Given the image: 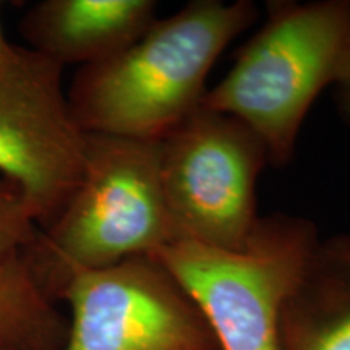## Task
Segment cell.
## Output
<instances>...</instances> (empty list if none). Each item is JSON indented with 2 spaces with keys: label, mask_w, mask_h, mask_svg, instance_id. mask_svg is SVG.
Here are the masks:
<instances>
[{
  "label": "cell",
  "mask_w": 350,
  "mask_h": 350,
  "mask_svg": "<svg viewBox=\"0 0 350 350\" xmlns=\"http://www.w3.org/2000/svg\"><path fill=\"white\" fill-rule=\"evenodd\" d=\"M172 242L157 142L86 133L80 182L26 255L55 299L75 271L156 255Z\"/></svg>",
  "instance_id": "cell-3"
},
{
  "label": "cell",
  "mask_w": 350,
  "mask_h": 350,
  "mask_svg": "<svg viewBox=\"0 0 350 350\" xmlns=\"http://www.w3.org/2000/svg\"><path fill=\"white\" fill-rule=\"evenodd\" d=\"M0 10H2V3H0ZM18 52L20 46H13V44L8 41L5 33H3L2 18H0V73L10 67L13 60L18 55Z\"/></svg>",
  "instance_id": "cell-13"
},
{
  "label": "cell",
  "mask_w": 350,
  "mask_h": 350,
  "mask_svg": "<svg viewBox=\"0 0 350 350\" xmlns=\"http://www.w3.org/2000/svg\"><path fill=\"white\" fill-rule=\"evenodd\" d=\"M156 12L154 0H42L26 10L20 33L28 49L83 68L131 46Z\"/></svg>",
  "instance_id": "cell-8"
},
{
  "label": "cell",
  "mask_w": 350,
  "mask_h": 350,
  "mask_svg": "<svg viewBox=\"0 0 350 350\" xmlns=\"http://www.w3.org/2000/svg\"><path fill=\"white\" fill-rule=\"evenodd\" d=\"M165 206L177 240L240 250L256 229V182L269 163L247 125L201 107L157 139Z\"/></svg>",
  "instance_id": "cell-5"
},
{
  "label": "cell",
  "mask_w": 350,
  "mask_h": 350,
  "mask_svg": "<svg viewBox=\"0 0 350 350\" xmlns=\"http://www.w3.org/2000/svg\"><path fill=\"white\" fill-rule=\"evenodd\" d=\"M318 240L312 221L278 213L261 216L240 250L177 240L154 256L198 306L219 350H279L282 306Z\"/></svg>",
  "instance_id": "cell-4"
},
{
  "label": "cell",
  "mask_w": 350,
  "mask_h": 350,
  "mask_svg": "<svg viewBox=\"0 0 350 350\" xmlns=\"http://www.w3.org/2000/svg\"><path fill=\"white\" fill-rule=\"evenodd\" d=\"M38 232L25 196L13 183L0 178V268L26 253Z\"/></svg>",
  "instance_id": "cell-11"
},
{
  "label": "cell",
  "mask_w": 350,
  "mask_h": 350,
  "mask_svg": "<svg viewBox=\"0 0 350 350\" xmlns=\"http://www.w3.org/2000/svg\"><path fill=\"white\" fill-rule=\"evenodd\" d=\"M350 36V0H271L266 20L239 51L203 106L235 117L287 165L306 113L334 86Z\"/></svg>",
  "instance_id": "cell-2"
},
{
  "label": "cell",
  "mask_w": 350,
  "mask_h": 350,
  "mask_svg": "<svg viewBox=\"0 0 350 350\" xmlns=\"http://www.w3.org/2000/svg\"><path fill=\"white\" fill-rule=\"evenodd\" d=\"M258 18L250 0H191L131 46L78 68L67 98L85 133L157 142L201 107L219 55Z\"/></svg>",
  "instance_id": "cell-1"
},
{
  "label": "cell",
  "mask_w": 350,
  "mask_h": 350,
  "mask_svg": "<svg viewBox=\"0 0 350 350\" xmlns=\"http://www.w3.org/2000/svg\"><path fill=\"white\" fill-rule=\"evenodd\" d=\"M68 323L26 253L0 268V350H64Z\"/></svg>",
  "instance_id": "cell-10"
},
{
  "label": "cell",
  "mask_w": 350,
  "mask_h": 350,
  "mask_svg": "<svg viewBox=\"0 0 350 350\" xmlns=\"http://www.w3.org/2000/svg\"><path fill=\"white\" fill-rule=\"evenodd\" d=\"M86 133L64 88V67L28 47L0 73V175L13 183L39 229L80 182Z\"/></svg>",
  "instance_id": "cell-7"
},
{
  "label": "cell",
  "mask_w": 350,
  "mask_h": 350,
  "mask_svg": "<svg viewBox=\"0 0 350 350\" xmlns=\"http://www.w3.org/2000/svg\"><path fill=\"white\" fill-rule=\"evenodd\" d=\"M64 350H219L206 319L154 255L75 271Z\"/></svg>",
  "instance_id": "cell-6"
},
{
  "label": "cell",
  "mask_w": 350,
  "mask_h": 350,
  "mask_svg": "<svg viewBox=\"0 0 350 350\" xmlns=\"http://www.w3.org/2000/svg\"><path fill=\"white\" fill-rule=\"evenodd\" d=\"M279 350H350V234L314 245L282 306Z\"/></svg>",
  "instance_id": "cell-9"
},
{
  "label": "cell",
  "mask_w": 350,
  "mask_h": 350,
  "mask_svg": "<svg viewBox=\"0 0 350 350\" xmlns=\"http://www.w3.org/2000/svg\"><path fill=\"white\" fill-rule=\"evenodd\" d=\"M336 88V99H338L340 112L344 117L350 120V36L347 42V49H345V55L340 65V72L338 75V80L334 83Z\"/></svg>",
  "instance_id": "cell-12"
}]
</instances>
